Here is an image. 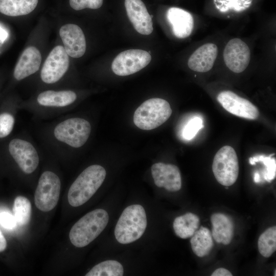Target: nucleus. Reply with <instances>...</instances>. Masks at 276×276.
<instances>
[{"label": "nucleus", "mask_w": 276, "mask_h": 276, "mask_svg": "<svg viewBox=\"0 0 276 276\" xmlns=\"http://www.w3.org/2000/svg\"><path fill=\"white\" fill-rule=\"evenodd\" d=\"M258 247L260 254L270 257L276 250V226H273L265 230L259 237Z\"/></svg>", "instance_id": "obj_27"}, {"label": "nucleus", "mask_w": 276, "mask_h": 276, "mask_svg": "<svg viewBox=\"0 0 276 276\" xmlns=\"http://www.w3.org/2000/svg\"><path fill=\"white\" fill-rule=\"evenodd\" d=\"M103 0H70V6L75 10L85 8L97 9L103 4Z\"/></svg>", "instance_id": "obj_31"}, {"label": "nucleus", "mask_w": 276, "mask_h": 276, "mask_svg": "<svg viewBox=\"0 0 276 276\" xmlns=\"http://www.w3.org/2000/svg\"><path fill=\"white\" fill-rule=\"evenodd\" d=\"M200 219L192 213L177 217L174 220L173 227L177 236L182 239L191 237L199 228Z\"/></svg>", "instance_id": "obj_22"}, {"label": "nucleus", "mask_w": 276, "mask_h": 276, "mask_svg": "<svg viewBox=\"0 0 276 276\" xmlns=\"http://www.w3.org/2000/svg\"><path fill=\"white\" fill-rule=\"evenodd\" d=\"M124 269L120 263L114 260L102 262L88 272L86 276H122Z\"/></svg>", "instance_id": "obj_25"}, {"label": "nucleus", "mask_w": 276, "mask_h": 276, "mask_svg": "<svg viewBox=\"0 0 276 276\" xmlns=\"http://www.w3.org/2000/svg\"><path fill=\"white\" fill-rule=\"evenodd\" d=\"M127 16L134 28L139 33L149 35L153 30L152 18L141 0H125Z\"/></svg>", "instance_id": "obj_16"}, {"label": "nucleus", "mask_w": 276, "mask_h": 276, "mask_svg": "<svg viewBox=\"0 0 276 276\" xmlns=\"http://www.w3.org/2000/svg\"><path fill=\"white\" fill-rule=\"evenodd\" d=\"M108 221V214L103 209L87 213L72 227L69 234L71 243L77 247L86 246L102 232Z\"/></svg>", "instance_id": "obj_5"}, {"label": "nucleus", "mask_w": 276, "mask_h": 276, "mask_svg": "<svg viewBox=\"0 0 276 276\" xmlns=\"http://www.w3.org/2000/svg\"><path fill=\"white\" fill-rule=\"evenodd\" d=\"M254 180V181L256 183L259 182L261 181L260 175L259 173H258V172H256L255 173Z\"/></svg>", "instance_id": "obj_36"}, {"label": "nucleus", "mask_w": 276, "mask_h": 276, "mask_svg": "<svg viewBox=\"0 0 276 276\" xmlns=\"http://www.w3.org/2000/svg\"><path fill=\"white\" fill-rule=\"evenodd\" d=\"M211 221L214 240L218 243L229 244L234 232V224L231 218L223 213H214L211 215Z\"/></svg>", "instance_id": "obj_20"}, {"label": "nucleus", "mask_w": 276, "mask_h": 276, "mask_svg": "<svg viewBox=\"0 0 276 276\" xmlns=\"http://www.w3.org/2000/svg\"><path fill=\"white\" fill-rule=\"evenodd\" d=\"M0 224L5 229H12L16 227L17 222L13 215L3 211L0 212Z\"/></svg>", "instance_id": "obj_32"}, {"label": "nucleus", "mask_w": 276, "mask_h": 276, "mask_svg": "<svg viewBox=\"0 0 276 276\" xmlns=\"http://www.w3.org/2000/svg\"><path fill=\"white\" fill-rule=\"evenodd\" d=\"M172 112L169 103L160 98H151L143 102L135 111L133 122L142 130L155 129L168 120Z\"/></svg>", "instance_id": "obj_7"}, {"label": "nucleus", "mask_w": 276, "mask_h": 276, "mask_svg": "<svg viewBox=\"0 0 276 276\" xmlns=\"http://www.w3.org/2000/svg\"><path fill=\"white\" fill-rule=\"evenodd\" d=\"M151 56L147 51L131 49L123 51L113 59L111 68L120 76L132 75L146 67L151 61Z\"/></svg>", "instance_id": "obj_10"}, {"label": "nucleus", "mask_w": 276, "mask_h": 276, "mask_svg": "<svg viewBox=\"0 0 276 276\" xmlns=\"http://www.w3.org/2000/svg\"><path fill=\"white\" fill-rule=\"evenodd\" d=\"M202 120L199 117L191 119L185 126L182 135L184 139L190 140L192 139L198 131L203 127Z\"/></svg>", "instance_id": "obj_30"}, {"label": "nucleus", "mask_w": 276, "mask_h": 276, "mask_svg": "<svg viewBox=\"0 0 276 276\" xmlns=\"http://www.w3.org/2000/svg\"><path fill=\"white\" fill-rule=\"evenodd\" d=\"M19 103L8 100L0 103V142L13 134Z\"/></svg>", "instance_id": "obj_21"}, {"label": "nucleus", "mask_w": 276, "mask_h": 276, "mask_svg": "<svg viewBox=\"0 0 276 276\" xmlns=\"http://www.w3.org/2000/svg\"><path fill=\"white\" fill-rule=\"evenodd\" d=\"M193 252L199 257L208 255L214 246L212 233L206 227L200 226L191 237L190 240Z\"/></svg>", "instance_id": "obj_23"}, {"label": "nucleus", "mask_w": 276, "mask_h": 276, "mask_svg": "<svg viewBox=\"0 0 276 276\" xmlns=\"http://www.w3.org/2000/svg\"><path fill=\"white\" fill-rule=\"evenodd\" d=\"M147 217L144 208L132 204L126 208L115 227L114 236L118 242L131 243L140 239L147 227Z\"/></svg>", "instance_id": "obj_6"}, {"label": "nucleus", "mask_w": 276, "mask_h": 276, "mask_svg": "<svg viewBox=\"0 0 276 276\" xmlns=\"http://www.w3.org/2000/svg\"><path fill=\"white\" fill-rule=\"evenodd\" d=\"M212 170L217 181L223 186H231L236 181L239 164L233 148L224 146L218 150L214 158Z\"/></svg>", "instance_id": "obj_9"}, {"label": "nucleus", "mask_w": 276, "mask_h": 276, "mask_svg": "<svg viewBox=\"0 0 276 276\" xmlns=\"http://www.w3.org/2000/svg\"><path fill=\"white\" fill-rule=\"evenodd\" d=\"M69 66L68 55L63 47L54 48L47 58L40 72L41 81L47 84H55L60 81Z\"/></svg>", "instance_id": "obj_11"}, {"label": "nucleus", "mask_w": 276, "mask_h": 276, "mask_svg": "<svg viewBox=\"0 0 276 276\" xmlns=\"http://www.w3.org/2000/svg\"><path fill=\"white\" fill-rule=\"evenodd\" d=\"M216 7L221 12L229 10L240 12L248 8L252 0H214Z\"/></svg>", "instance_id": "obj_28"}, {"label": "nucleus", "mask_w": 276, "mask_h": 276, "mask_svg": "<svg viewBox=\"0 0 276 276\" xmlns=\"http://www.w3.org/2000/svg\"><path fill=\"white\" fill-rule=\"evenodd\" d=\"M218 49L212 43H205L199 47L190 57L188 65L195 72L204 73L213 67L217 58Z\"/></svg>", "instance_id": "obj_18"}, {"label": "nucleus", "mask_w": 276, "mask_h": 276, "mask_svg": "<svg viewBox=\"0 0 276 276\" xmlns=\"http://www.w3.org/2000/svg\"><path fill=\"white\" fill-rule=\"evenodd\" d=\"M7 247V241L0 229V252L3 251Z\"/></svg>", "instance_id": "obj_34"}, {"label": "nucleus", "mask_w": 276, "mask_h": 276, "mask_svg": "<svg viewBox=\"0 0 276 276\" xmlns=\"http://www.w3.org/2000/svg\"><path fill=\"white\" fill-rule=\"evenodd\" d=\"M167 18L176 37L187 38L192 33L194 19L188 11L177 7L170 8L167 12Z\"/></svg>", "instance_id": "obj_19"}, {"label": "nucleus", "mask_w": 276, "mask_h": 276, "mask_svg": "<svg viewBox=\"0 0 276 276\" xmlns=\"http://www.w3.org/2000/svg\"><path fill=\"white\" fill-rule=\"evenodd\" d=\"M39 149L29 135L13 134L0 142V158L13 162L24 174L35 172L40 162Z\"/></svg>", "instance_id": "obj_2"}, {"label": "nucleus", "mask_w": 276, "mask_h": 276, "mask_svg": "<svg viewBox=\"0 0 276 276\" xmlns=\"http://www.w3.org/2000/svg\"><path fill=\"white\" fill-rule=\"evenodd\" d=\"M41 55L34 47L26 49L20 56L14 70L13 77L20 81L36 73L39 68Z\"/></svg>", "instance_id": "obj_17"}, {"label": "nucleus", "mask_w": 276, "mask_h": 276, "mask_svg": "<svg viewBox=\"0 0 276 276\" xmlns=\"http://www.w3.org/2000/svg\"><path fill=\"white\" fill-rule=\"evenodd\" d=\"M77 99V94L71 90H47L33 100L20 102L18 109L31 113L36 119H49L64 113Z\"/></svg>", "instance_id": "obj_3"}, {"label": "nucleus", "mask_w": 276, "mask_h": 276, "mask_svg": "<svg viewBox=\"0 0 276 276\" xmlns=\"http://www.w3.org/2000/svg\"><path fill=\"white\" fill-rule=\"evenodd\" d=\"M7 32L0 26V42L3 43L8 37Z\"/></svg>", "instance_id": "obj_35"}, {"label": "nucleus", "mask_w": 276, "mask_h": 276, "mask_svg": "<svg viewBox=\"0 0 276 276\" xmlns=\"http://www.w3.org/2000/svg\"><path fill=\"white\" fill-rule=\"evenodd\" d=\"M155 185L170 192L179 191L181 187V179L179 168L172 164L157 163L151 168Z\"/></svg>", "instance_id": "obj_14"}, {"label": "nucleus", "mask_w": 276, "mask_h": 276, "mask_svg": "<svg viewBox=\"0 0 276 276\" xmlns=\"http://www.w3.org/2000/svg\"><path fill=\"white\" fill-rule=\"evenodd\" d=\"M223 59L226 66L232 72H243L249 63L250 52L247 44L240 38L230 40L225 47Z\"/></svg>", "instance_id": "obj_13"}, {"label": "nucleus", "mask_w": 276, "mask_h": 276, "mask_svg": "<svg viewBox=\"0 0 276 276\" xmlns=\"http://www.w3.org/2000/svg\"><path fill=\"white\" fill-rule=\"evenodd\" d=\"M31 204L28 198L21 196L15 198L13 206V215L17 224L20 226L27 224L31 219Z\"/></svg>", "instance_id": "obj_26"}, {"label": "nucleus", "mask_w": 276, "mask_h": 276, "mask_svg": "<svg viewBox=\"0 0 276 276\" xmlns=\"http://www.w3.org/2000/svg\"><path fill=\"white\" fill-rule=\"evenodd\" d=\"M251 165H255L257 162H262L266 167V172L264 174V179L270 182L275 177V160L270 156L265 157L264 155H258L249 158Z\"/></svg>", "instance_id": "obj_29"}, {"label": "nucleus", "mask_w": 276, "mask_h": 276, "mask_svg": "<svg viewBox=\"0 0 276 276\" xmlns=\"http://www.w3.org/2000/svg\"><path fill=\"white\" fill-rule=\"evenodd\" d=\"M106 174L105 169L99 165H92L85 169L68 190L69 204L77 207L87 202L102 185Z\"/></svg>", "instance_id": "obj_4"}, {"label": "nucleus", "mask_w": 276, "mask_h": 276, "mask_svg": "<svg viewBox=\"0 0 276 276\" xmlns=\"http://www.w3.org/2000/svg\"><path fill=\"white\" fill-rule=\"evenodd\" d=\"M38 0H0V12L10 16L25 15L36 7Z\"/></svg>", "instance_id": "obj_24"}, {"label": "nucleus", "mask_w": 276, "mask_h": 276, "mask_svg": "<svg viewBox=\"0 0 276 276\" xmlns=\"http://www.w3.org/2000/svg\"><path fill=\"white\" fill-rule=\"evenodd\" d=\"M217 99L226 111L236 116L255 120L259 116L258 109L255 105L230 90L220 92Z\"/></svg>", "instance_id": "obj_12"}, {"label": "nucleus", "mask_w": 276, "mask_h": 276, "mask_svg": "<svg viewBox=\"0 0 276 276\" xmlns=\"http://www.w3.org/2000/svg\"><path fill=\"white\" fill-rule=\"evenodd\" d=\"M61 180L51 170L43 171L38 181L34 195V202L39 210L47 212L57 205L60 195Z\"/></svg>", "instance_id": "obj_8"}, {"label": "nucleus", "mask_w": 276, "mask_h": 276, "mask_svg": "<svg viewBox=\"0 0 276 276\" xmlns=\"http://www.w3.org/2000/svg\"><path fill=\"white\" fill-rule=\"evenodd\" d=\"M212 276H232V273L227 269L219 268L216 269L211 274Z\"/></svg>", "instance_id": "obj_33"}, {"label": "nucleus", "mask_w": 276, "mask_h": 276, "mask_svg": "<svg viewBox=\"0 0 276 276\" xmlns=\"http://www.w3.org/2000/svg\"><path fill=\"white\" fill-rule=\"evenodd\" d=\"M91 131V124L85 119L63 116L44 125L39 133L49 151L63 155L83 146Z\"/></svg>", "instance_id": "obj_1"}, {"label": "nucleus", "mask_w": 276, "mask_h": 276, "mask_svg": "<svg viewBox=\"0 0 276 276\" xmlns=\"http://www.w3.org/2000/svg\"><path fill=\"white\" fill-rule=\"evenodd\" d=\"M59 34L68 55L78 58L84 55L86 41L84 33L78 26L66 24L60 28Z\"/></svg>", "instance_id": "obj_15"}]
</instances>
